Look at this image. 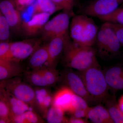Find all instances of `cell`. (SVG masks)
I'll return each mask as SVG.
<instances>
[{"mask_svg":"<svg viewBox=\"0 0 123 123\" xmlns=\"http://www.w3.org/2000/svg\"><path fill=\"white\" fill-rule=\"evenodd\" d=\"M69 33L57 36L52 38L47 43L49 54L47 67L56 69L57 62L63 54Z\"/></svg>","mask_w":123,"mask_h":123,"instance_id":"7c38bea8","label":"cell"},{"mask_svg":"<svg viewBox=\"0 0 123 123\" xmlns=\"http://www.w3.org/2000/svg\"><path fill=\"white\" fill-rule=\"evenodd\" d=\"M97 54L102 59L114 57L118 54L121 47L115 34L105 22L98 31L95 43Z\"/></svg>","mask_w":123,"mask_h":123,"instance_id":"277c9868","label":"cell"},{"mask_svg":"<svg viewBox=\"0 0 123 123\" xmlns=\"http://www.w3.org/2000/svg\"><path fill=\"white\" fill-rule=\"evenodd\" d=\"M65 70L60 76L65 86L68 87L75 94L83 98L88 103H92L80 76L68 69Z\"/></svg>","mask_w":123,"mask_h":123,"instance_id":"30bf717a","label":"cell"},{"mask_svg":"<svg viewBox=\"0 0 123 123\" xmlns=\"http://www.w3.org/2000/svg\"><path fill=\"white\" fill-rule=\"evenodd\" d=\"M11 123H43L44 121L38 114L33 111L29 110L22 114L18 116L11 115Z\"/></svg>","mask_w":123,"mask_h":123,"instance_id":"44dd1931","label":"cell"},{"mask_svg":"<svg viewBox=\"0 0 123 123\" xmlns=\"http://www.w3.org/2000/svg\"><path fill=\"white\" fill-rule=\"evenodd\" d=\"M0 86L18 99L28 104L36 112H39L34 89L22 80L20 77L0 81Z\"/></svg>","mask_w":123,"mask_h":123,"instance_id":"5b68a950","label":"cell"},{"mask_svg":"<svg viewBox=\"0 0 123 123\" xmlns=\"http://www.w3.org/2000/svg\"><path fill=\"white\" fill-rule=\"evenodd\" d=\"M0 11L7 20L11 32L17 35L21 34L23 22L15 0H2L0 2Z\"/></svg>","mask_w":123,"mask_h":123,"instance_id":"9c48e42d","label":"cell"},{"mask_svg":"<svg viewBox=\"0 0 123 123\" xmlns=\"http://www.w3.org/2000/svg\"><path fill=\"white\" fill-rule=\"evenodd\" d=\"M107 109L115 123H123V113L117 103L114 97H109L105 101Z\"/></svg>","mask_w":123,"mask_h":123,"instance_id":"ffe728a7","label":"cell"},{"mask_svg":"<svg viewBox=\"0 0 123 123\" xmlns=\"http://www.w3.org/2000/svg\"><path fill=\"white\" fill-rule=\"evenodd\" d=\"M98 18L104 22H112L123 24V6L118 7L111 13Z\"/></svg>","mask_w":123,"mask_h":123,"instance_id":"d4e9b609","label":"cell"},{"mask_svg":"<svg viewBox=\"0 0 123 123\" xmlns=\"http://www.w3.org/2000/svg\"><path fill=\"white\" fill-rule=\"evenodd\" d=\"M88 111L82 110H75L70 112L73 116L77 118H83L86 117Z\"/></svg>","mask_w":123,"mask_h":123,"instance_id":"d6a6232c","label":"cell"},{"mask_svg":"<svg viewBox=\"0 0 123 123\" xmlns=\"http://www.w3.org/2000/svg\"><path fill=\"white\" fill-rule=\"evenodd\" d=\"M70 17L68 14L63 11L48 20L40 33L43 42L47 43L53 38L69 33Z\"/></svg>","mask_w":123,"mask_h":123,"instance_id":"8992f818","label":"cell"},{"mask_svg":"<svg viewBox=\"0 0 123 123\" xmlns=\"http://www.w3.org/2000/svg\"><path fill=\"white\" fill-rule=\"evenodd\" d=\"M10 42H0V59H4L8 53Z\"/></svg>","mask_w":123,"mask_h":123,"instance_id":"1f68e13d","label":"cell"},{"mask_svg":"<svg viewBox=\"0 0 123 123\" xmlns=\"http://www.w3.org/2000/svg\"></svg>","mask_w":123,"mask_h":123,"instance_id":"8d00e7d4","label":"cell"},{"mask_svg":"<svg viewBox=\"0 0 123 123\" xmlns=\"http://www.w3.org/2000/svg\"><path fill=\"white\" fill-rule=\"evenodd\" d=\"M62 55V61L65 66L80 72L99 65L96 57V50L92 47L73 42L69 36L66 39Z\"/></svg>","mask_w":123,"mask_h":123,"instance_id":"6da1fadb","label":"cell"},{"mask_svg":"<svg viewBox=\"0 0 123 123\" xmlns=\"http://www.w3.org/2000/svg\"><path fill=\"white\" fill-rule=\"evenodd\" d=\"M50 15L46 13L34 14L30 20L22 22V34L28 38L35 37L40 34Z\"/></svg>","mask_w":123,"mask_h":123,"instance_id":"8fae6325","label":"cell"},{"mask_svg":"<svg viewBox=\"0 0 123 123\" xmlns=\"http://www.w3.org/2000/svg\"><path fill=\"white\" fill-rule=\"evenodd\" d=\"M49 54L47 43L42 44L29 57V64L32 69H36L47 66Z\"/></svg>","mask_w":123,"mask_h":123,"instance_id":"ac0fdd59","label":"cell"},{"mask_svg":"<svg viewBox=\"0 0 123 123\" xmlns=\"http://www.w3.org/2000/svg\"><path fill=\"white\" fill-rule=\"evenodd\" d=\"M43 42L41 38H28L26 39L10 42L9 50L4 59L20 62L26 59L42 44Z\"/></svg>","mask_w":123,"mask_h":123,"instance_id":"52a82bcc","label":"cell"},{"mask_svg":"<svg viewBox=\"0 0 123 123\" xmlns=\"http://www.w3.org/2000/svg\"><path fill=\"white\" fill-rule=\"evenodd\" d=\"M25 72L19 62L0 59V81L20 77Z\"/></svg>","mask_w":123,"mask_h":123,"instance_id":"4fadbf2b","label":"cell"},{"mask_svg":"<svg viewBox=\"0 0 123 123\" xmlns=\"http://www.w3.org/2000/svg\"><path fill=\"white\" fill-rule=\"evenodd\" d=\"M74 94L69 88L64 86L55 93L53 97L52 105L64 112H70L72 108L73 97Z\"/></svg>","mask_w":123,"mask_h":123,"instance_id":"5bb4252c","label":"cell"},{"mask_svg":"<svg viewBox=\"0 0 123 123\" xmlns=\"http://www.w3.org/2000/svg\"><path fill=\"white\" fill-rule=\"evenodd\" d=\"M16 7L19 11L25 10L27 7L33 4L36 0H15Z\"/></svg>","mask_w":123,"mask_h":123,"instance_id":"4dcf8cb0","label":"cell"},{"mask_svg":"<svg viewBox=\"0 0 123 123\" xmlns=\"http://www.w3.org/2000/svg\"><path fill=\"white\" fill-rule=\"evenodd\" d=\"M118 105L123 113V95L121 96L118 101Z\"/></svg>","mask_w":123,"mask_h":123,"instance_id":"e575fe53","label":"cell"},{"mask_svg":"<svg viewBox=\"0 0 123 123\" xmlns=\"http://www.w3.org/2000/svg\"><path fill=\"white\" fill-rule=\"evenodd\" d=\"M106 22L115 34L120 43L121 46H123V24L112 22Z\"/></svg>","mask_w":123,"mask_h":123,"instance_id":"f1b7e54d","label":"cell"},{"mask_svg":"<svg viewBox=\"0 0 123 123\" xmlns=\"http://www.w3.org/2000/svg\"><path fill=\"white\" fill-rule=\"evenodd\" d=\"M85 99L79 95L74 94L73 97L72 108L70 113L75 110H82L88 111L90 107Z\"/></svg>","mask_w":123,"mask_h":123,"instance_id":"83f0119b","label":"cell"},{"mask_svg":"<svg viewBox=\"0 0 123 123\" xmlns=\"http://www.w3.org/2000/svg\"><path fill=\"white\" fill-rule=\"evenodd\" d=\"M64 113L61 109L52 105L46 115L47 121L49 123H68V119L64 116Z\"/></svg>","mask_w":123,"mask_h":123,"instance_id":"603a6c76","label":"cell"},{"mask_svg":"<svg viewBox=\"0 0 123 123\" xmlns=\"http://www.w3.org/2000/svg\"><path fill=\"white\" fill-rule=\"evenodd\" d=\"M58 10H63L70 17L75 15L74 11V0H51Z\"/></svg>","mask_w":123,"mask_h":123,"instance_id":"484cf974","label":"cell"},{"mask_svg":"<svg viewBox=\"0 0 123 123\" xmlns=\"http://www.w3.org/2000/svg\"><path fill=\"white\" fill-rule=\"evenodd\" d=\"M2 89V87H1L0 86V89Z\"/></svg>","mask_w":123,"mask_h":123,"instance_id":"d590c367","label":"cell"},{"mask_svg":"<svg viewBox=\"0 0 123 123\" xmlns=\"http://www.w3.org/2000/svg\"><path fill=\"white\" fill-rule=\"evenodd\" d=\"M69 24V36L73 42L92 47L95 43L98 28L94 21L89 16L75 14Z\"/></svg>","mask_w":123,"mask_h":123,"instance_id":"7a4b0ae2","label":"cell"},{"mask_svg":"<svg viewBox=\"0 0 123 123\" xmlns=\"http://www.w3.org/2000/svg\"><path fill=\"white\" fill-rule=\"evenodd\" d=\"M26 80L31 85L39 87H47L40 68L24 73Z\"/></svg>","mask_w":123,"mask_h":123,"instance_id":"7402d4cb","label":"cell"},{"mask_svg":"<svg viewBox=\"0 0 123 123\" xmlns=\"http://www.w3.org/2000/svg\"><path fill=\"white\" fill-rule=\"evenodd\" d=\"M123 4V0H93L80 9V14L98 18L111 13Z\"/></svg>","mask_w":123,"mask_h":123,"instance_id":"ba28073f","label":"cell"},{"mask_svg":"<svg viewBox=\"0 0 123 123\" xmlns=\"http://www.w3.org/2000/svg\"><path fill=\"white\" fill-rule=\"evenodd\" d=\"M10 115L11 111L7 104L0 99V119L4 120L7 123H11Z\"/></svg>","mask_w":123,"mask_h":123,"instance_id":"f546056e","label":"cell"},{"mask_svg":"<svg viewBox=\"0 0 123 123\" xmlns=\"http://www.w3.org/2000/svg\"><path fill=\"white\" fill-rule=\"evenodd\" d=\"M34 89L39 113L44 117L52 105L53 97L46 87H37Z\"/></svg>","mask_w":123,"mask_h":123,"instance_id":"e0dca14e","label":"cell"},{"mask_svg":"<svg viewBox=\"0 0 123 123\" xmlns=\"http://www.w3.org/2000/svg\"><path fill=\"white\" fill-rule=\"evenodd\" d=\"M109 89L117 91L123 90V68L119 66H112L104 73Z\"/></svg>","mask_w":123,"mask_h":123,"instance_id":"2e32d148","label":"cell"},{"mask_svg":"<svg viewBox=\"0 0 123 123\" xmlns=\"http://www.w3.org/2000/svg\"><path fill=\"white\" fill-rule=\"evenodd\" d=\"M11 31L5 17L0 15V42H9Z\"/></svg>","mask_w":123,"mask_h":123,"instance_id":"4316f807","label":"cell"},{"mask_svg":"<svg viewBox=\"0 0 123 123\" xmlns=\"http://www.w3.org/2000/svg\"><path fill=\"white\" fill-rule=\"evenodd\" d=\"M80 72V76L92 102H105L110 97L109 88L104 73L99 65L92 66Z\"/></svg>","mask_w":123,"mask_h":123,"instance_id":"3957f363","label":"cell"},{"mask_svg":"<svg viewBox=\"0 0 123 123\" xmlns=\"http://www.w3.org/2000/svg\"><path fill=\"white\" fill-rule=\"evenodd\" d=\"M88 122L82 118H77L72 116L70 118L68 119V123H86Z\"/></svg>","mask_w":123,"mask_h":123,"instance_id":"836d02e7","label":"cell"},{"mask_svg":"<svg viewBox=\"0 0 123 123\" xmlns=\"http://www.w3.org/2000/svg\"><path fill=\"white\" fill-rule=\"evenodd\" d=\"M0 99L7 104L11 111L10 116L19 115L30 110L28 104L18 99L4 89L1 93Z\"/></svg>","mask_w":123,"mask_h":123,"instance_id":"9a60e30c","label":"cell"},{"mask_svg":"<svg viewBox=\"0 0 123 123\" xmlns=\"http://www.w3.org/2000/svg\"><path fill=\"white\" fill-rule=\"evenodd\" d=\"M86 117L93 123H114L107 108L100 105L90 107Z\"/></svg>","mask_w":123,"mask_h":123,"instance_id":"d6986e66","label":"cell"},{"mask_svg":"<svg viewBox=\"0 0 123 123\" xmlns=\"http://www.w3.org/2000/svg\"><path fill=\"white\" fill-rule=\"evenodd\" d=\"M57 11V7L51 0H36L33 14L43 12L51 15Z\"/></svg>","mask_w":123,"mask_h":123,"instance_id":"cb8c5ba5","label":"cell"}]
</instances>
